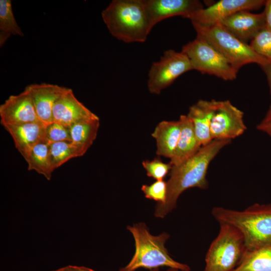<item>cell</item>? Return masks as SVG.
I'll list each match as a JSON object with an SVG mask.
<instances>
[{"label":"cell","instance_id":"obj_28","mask_svg":"<svg viewBox=\"0 0 271 271\" xmlns=\"http://www.w3.org/2000/svg\"><path fill=\"white\" fill-rule=\"evenodd\" d=\"M141 190L146 198L156 201L158 204L164 203L166 201L167 184L164 180L156 181L149 185H143Z\"/></svg>","mask_w":271,"mask_h":271},{"label":"cell","instance_id":"obj_26","mask_svg":"<svg viewBox=\"0 0 271 271\" xmlns=\"http://www.w3.org/2000/svg\"><path fill=\"white\" fill-rule=\"evenodd\" d=\"M249 45L258 54L271 61V32L265 28L261 30Z\"/></svg>","mask_w":271,"mask_h":271},{"label":"cell","instance_id":"obj_22","mask_svg":"<svg viewBox=\"0 0 271 271\" xmlns=\"http://www.w3.org/2000/svg\"><path fill=\"white\" fill-rule=\"evenodd\" d=\"M233 271H271V244L246 251L240 264Z\"/></svg>","mask_w":271,"mask_h":271},{"label":"cell","instance_id":"obj_19","mask_svg":"<svg viewBox=\"0 0 271 271\" xmlns=\"http://www.w3.org/2000/svg\"><path fill=\"white\" fill-rule=\"evenodd\" d=\"M180 132L179 120L159 122L151 134L156 141V154L171 159L175 154Z\"/></svg>","mask_w":271,"mask_h":271},{"label":"cell","instance_id":"obj_14","mask_svg":"<svg viewBox=\"0 0 271 271\" xmlns=\"http://www.w3.org/2000/svg\"><path fill=\"white\" fill-rule=\"evenodd\" d=\"M220 23L226 30L242 42L252 40L261 30L265 28L264 13L253 14L242 11L222 20Z\"/></svg>","mask_w":271,"mask_h":271},{"label":"cell","instance_id":"obj_32","mask_svg":"<svg viewBox=\"0 0 271 271\" xmlns=\"http://www.w3.org/2000/svg\"><path fill=\"white\" fill-rule=\"evenodd\" d=\"M256 128L267 134L271 137V120L268 122H261L259 123Z\"/></svg>","mask_w":271,"mask_h":271},{"label":"cell","instance_id":"obj_11","mask_svg":"<svg viewBox=\"0 0 271 271\" xmlns=\"http://www.w3.org/2000/svg\"><path fill=\"white\" fill-rule=\"evenodd\" d=\"M0 118L3 126L42 122L37 116L28 86L21 93L10 96L0 105Z\"/></svg>","mask_w":271,"mask_h":271},{"label":"cell","instance_id":"obj_2","mask_svg":"<svg viewBox=\"0 0 271 271\" xmlns=\"http://www.w3.org/2000/svg\"><path fill=\"white\" fill-rule=\"evenodd\" d=\"M212 214L219 223L228 224L240 232L247 251L271 244V203H256L240 211L215 207Z\"/></svg>","mask_w":271,"mask_h":271},{"label":"cell","instance_id":"obj_23","mask_svg":"<svg viewBox=\"0 0 271 271\" xmlns=\"http://www.w3.org/2000/svg\"><path fill=\"white\" fill-rule=\"evenodd\" d=\"M23 37L24 33L13 13L11 0H0V46L12 36Z\"/></svg>","mask_w":271,"mask_h":271},{"label":"cell","instance_id":"obj_24","mask_svg":"<svg viewBox=\"0 0 271 271\" xmlns=\"http://www.w3.org/2000/svg\"><path fill=\"white\" fill-rule=\"evenodd\" d=\"M84 155L78 146L70 141L57 142L49 146V159L53 171L72 158Z\"/></svg>","mask_w":271,"mask_h":271},{"label":"cell","instance_id":"obj_5","mask_svg":"<svg viewBox=\"0 0 271 271\" xmlns=\"http://www.w3.org/2000/svg\"><path fill=\"white\" fill-rule=\"evenodd\" d=\"M192 24L197 34L218 51L237 72L247 64L256 63L261 67L271 62L256 53L249 45L235 37L220 23L210 26Z\"/></svg>","mask_w":271,"mask_h":271},{"label":"cell","instance_id":"obj_33","mask_svg":"<svg viewBox=\"0 0 271 271\" xmlns=\"http://www.w3.org/2000/svg\"><path fill=\"white\" fill-rule=\"evenodd\" d=\"M166 271H190V270H184L177 268H169Z\"/></svg>","mask_w":271,"mask_h":271},{"label":"cell","instance_id":"obj_17","mask_svg":"<svg viewBox=\"0 0 271 271\" xmlns=\"http://www.w3.org/2000/svg\"><path fill=\"white\" fill-rule=\"evenodd\" d=\"M217 100H199L191 106L187 116L192 122L196 137L202 146L210 143V128Z\"/></svg>","mask_w":271,"mask_h":271},{"label":"cell","instance_id":"obj_13","mask_svg":"<svg viewBox=\"0 0 271 271\" xmlns=\"http://www.w3.org/2000/svg\"><path fill=\"white\" fill-rule=\"evenodd\" d=\"M27 86L40 121L45 125L53 122L54 106L69 88L46 83L33 84Z\"/></svg>","mask_w":271,"mask_h":271},{"label":"cell","instance_id":"obj_21","mask_svg":"<svg viewBox=\"0 0 271 271\" xmlns=\"http://www.w3.org/2000/svg\"><path fill=\"white\" fill-rule=\"evenodd\" d=\"M49 146L44 140L36 145L24 157L29 171L34 170L48 180H51L53 172L49 159Z\"/></svg>","mask_w":271,"mask_h":271},{"label":"cell","instance_id":"obj_31","mask_svg":"<svg viewBox=\"0 0 271 271\" xmlns=\"http://www.w3.org/2000/svg\"><path fill=\"white\" fill-rule=\"evenodd\" d=\"M52 271H95L85 266L69 265Z\"/></svg>","mask_w":271,"mask_h":271},{"label":"cell","instance_id":"obj_12","mask_svg":"<svg viewBox=\"0 0 271 271\" xmlns=\"http://www.w3.org/2000/svg\"><path fill=\"white\" fill-rule=\"evenodd\" d=\"M145 3L152 29L164 19L177 16L188 19L194 12L204 8L197 0H145Z\"/></svg>","mask_w":271,"mask_h":271},{"label":"cell","instance_id":"obj_25","mask_svg":"<svg viewBox=\"0 0 271 271\" xmlns=\"http://www.w3.org/2000/svg\"><path fill=\"white\" fill-rule=\"evenodd\" d=\"M45 141L49 145L63 141H70L71 136L69 126L53 122L45 126Z\"/></svg>","mask_w":271,"mask_h":271},{"label":"cell","instance_id":"obj_34","mask_svg":"<svg viewBox=\"0 0 271 271\" xmlns=\"http://www.w3.org/2000/svg\"><path fill=\"white\" fill-rule=\"evenodd\" d=\"M150 271H160L159 268L154 269Z\"/></svg>","mask_w":271,"mask_h":271},{"label":"cell","instance_id":"obj_30","mask_svg":"<svg viewBox=\"0 0 271 271\" xmlns=\"http://www.w3.org/2000/svg\"><path fill=\"white\" fill-rule=\"evenodd\" d=\"M263 12L265 20V29L271 32V0L265 1Z\"/></svg>","mask_w":271,"mask_h":271},{"label":"cell","instance_id":"obj_10","mask_svg":"<svg viewBox=\"0 0 271 271\" xmlns=\"http://www.w3.org/2000/svg\"><path fill=\"white\" fill-rule=\"evenodd\" d=\"M265 3L264 0H221L194 12L188 19L201 25H212L237 12L258 10Z\"/></svg>","mask_w":271,"mask_h":271},{"label":"cell","instance_id":"obj_29","mask_svg":"<svg viewBox=\"0 0 271 271\" xmlns=\"http://www.w3.org/2000/svg\"><path fill=\"white\" fill-rule=\"evenodd\" d=\"M266 74L268 83L269 86L271 96V62L261 67ZM271 120V102L269 109L262 122H268Z\"/></svg>","mask_w":271,"mask_h":271},{"label":"cell","instance_id":"obj_7","mask_svg":"<svg viewBox=\"0 0 271 271\" xmlns=\"http://www.w3.org/2000/svg\"><path fill=\"white\" fill-rule=\"evenodd\" d=\"M182 52L190 60L193 70L214 75L224 80L236 78L237 71L227 60L203 37L196 38L182 47Z\"/></svg>","mask_w":271,"mask_h":271},{"label":"cell","instance_id":"obj_9","mask_svg":"<svg viewBox=\"0 0 271 271\" xmlns=\"http://www.w3.org/2000/svg\"><path fill=\"white\" fill-rule=\"evenodd\" d=\"M246 129L243 112L229 100L218 101L212 118V140H230L242 134Z\"/></svg>","mask_w":271,"mask_h":271},{"label":"cell","instance_id":"obj_15","mask_svg":"<svg viewBox=\"0 0 271 271\" xmlns=\"http://www.w3.org/2000/svg\"><path fill=\"white\" fill-rule=\"evenodd\" d=\"M68 90L55 103L53 110V122L69 126L75 123L97 117Z\"/></svg>","mask_w":271,"mask_h":271},{"label":"cell","instance_id":"obj_4","mask_svg":"<svg viewBox=\"0 0 271 271\" xmlns=\"http://www.w3.org/2000/svg\"><path fill=\"white\" fill-rule=\"evenodd\" d=\"M127 229L133 238L135 251L130 261L119 271H136L140 268L151 270L162 266L190 270L187 264L175 260L170 255L165 247L170 237L168 233L154 235L144 222L128 225Z\"/></svg>","mask_w":271,"mask_h":271},{"label":"cell","instance_id":"obj_6","mask_svg":"<svg viewBox=\"0 0 271 271\" xmlns=\"http://www.w3.org/2000/svg\"><path fill=\"white\" fill-rule=\"evenodd\" d=\"M219 226L206 254L203 271H233L247 251L243 237L236 228L226 223Z\"/></svg>","mask_w":271,"mask_h":271},{"label":"cell","instance_id":"obj_8","mask_svg":"<svg viewBox=\"0 0 271 271\" xmlns=\"http://www.w3.org/2000/svg\"><path fill=\"white\" fill-rule=\"evenodd\" d=\"M193 70L187 56L174 50L164 52L160 60L154 62L149 71L147 82L150 92L160 94L180 75Z\"/></svg>","mask_w":271,"mask_h":271},{"label":"cell","instance_id":"obj_1","mask_svg":"<svg viewBox=\"0 0 271 271\" xmlns=\"http://www.w3.org/2000/svg\"><path fill=\"white\" fill-rule=\"evenodd\" d=\"M230 140H212L202 146L193 156L180 165L172 166L167 182V193L165 202L155 207L156 217L163 218L176 206L180 195L190 188L204 189L208 187L206 174L211 161L221 149L230 143Z\"/></svg>","mask_w":271,"mask_h":271},{"label":"cell","instance_id":"obj_16","mask_svg":"<svg viewBox=\"0 0 271 271\" xmlns=\"http://www.w3.org/2000/svg\"><path fill=\"white\" fill-rule=\"evenodd\" d=\"M24 157L36 145L45 140L46 125L41 122L3 126Z\"/></svg>","mask_w":271,"mask_h":271},{"label":"cell","instance_id":"obj_27","mask_svg":"<svg viewBox=\"0 0 271 271\" xmlns=\"http://www.w3.org/2000/svg\"><path fill=\"white\" fill-rule=\"evenodd\" d=\"M142 165L146 171L147 176L156 181L164 180L172 168L170 163H165L158 158L151 161H144Z\"/></svg>","mask_w":271,"mask_h":271},{"label":"cell","instance_id":"obj_20","mask_svg":"<svg viewBox=\"0 0 271 271\" xmlns=\"http://www.w3.org/2000/svg\"><path fill=\"white\" fill-rule=\"evenodd\" d=\"M99 125V118L98 116L69 126L71 142L85 154L96 139Z\"/></svg>","mask_w":271,"mask_h":271},{"label":"cell","instance_id":"obj_3","mask_svg":"<svg viewBox=\"0 0 271 271\" xmlns=\"http://www.w3.org/2000/svg\"><path fill=\"white\" fill-rule=\"evenodd\" d=\"M101 16L110 34L126 43L145 42L152 30L145 0H113Z\"/></svg>","mask_w":271,"mask_h":271},{"label":"cell","instance_id":"obj_18","mask_svg":"<svg viewBox=\"0 0 271 271\" xmlns=\"http://www.w3.org/2000/svg\"><path fill=\"white\" fill-rule=\"evenodd\" d=\"M181 132L178 143L170 164L172 166L181 165L195 155L202 147L195 132L191 120L187 115H181L179 118Z\"/></svg>","mask_w":271,"mask_h":271}]
</instances>
